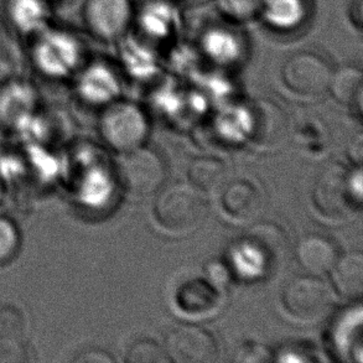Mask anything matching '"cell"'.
I'll return each instance as SVG.
<instances>
[{
    "label": "cell",
    "instance_id": "14",
    "mask_svg": "<svg viewBox=\"0 0 363 363\" xmlns=\"http://www.w3.org/2000/svg\"><path fill=\"white\" fill-rule=\"evenodd\" d=\"M330 273L335 289L342 298L357 300L362 296L363 257L359 252L339 257Z\"/></svg>",
    "mask_w": 363,
    "mask_h": 363
},
{
    "label": "cell",
    "instance_id": "17",
    "mask_svg": "<svg viewBox=\"0 0 363 363\" xmlns=\"http://www.w3.org/2000/svg\"><path fill=\"white\" fill-rule=\"evenodd\" d=\"M205 54L217 64L231 65L241 59L243 43L231 30L216 29L207 31L202 40Z\"/></svg>",
    "mask_w": 363,
    "mask_h": 363
},
{
    "label": "cell",
    "instance_id": "25",
    "mask_svg": "<svg viewBox=\"0 0 363 363\" xmlns=\"http://www.w3.org/2000/svg\"><path fill=\"white\" fill-rule=\"evenodd\" d=\"M19 247V232L14 223L0 216V264H5L13 259Z\"/></svg>",
    "mask_w": 363,
    "mask_h": 363
},
{
    "label": "cell",
    "instance_id": "18",
    "mask_svg": "<svg viewBox=\"0 0 363 363\" xmlns=\"http://www.w3.org/2000/svg\"><path fill=\"white\" fill-rule=\"evenodd\" d=\"M187 174L192 186L207 194L221 192L227 182L226 165L216 157H197L192 160Z\"/></svg>",
    "mask_w": 363,
    "mask_h": 363
},
{
    "label": "cell",
    "instance_id": "5",
    "mask_svg": "<svg viewBox=\"0 0 363 363\" xmlns=\"http://www.w3.org/2000/svg\"><path fill=\"white\" fill-rule=\"evenodd\" d=\"M283 306L295 319L318 321L329 314L333 295L328 285L315 277L290 280L281 295Z\"/></svg>",
    "mask_w": 363,
    "mask_h": 363
},
{
    "label": "cell",
    "instance_id": "9",
    "mask_svg": "<svg viewBox=\"0 0 363 363\" xmlns=\"http://www.w3.org/2000/svg\"><path fill=\"white\" fill-rule=\"evenodd\" d=\"M250 138L258 147H274L288 135V118L278 104L257 101L250 112Z\"/></svg>",
    "mask_w": 363,
    "mask_h": 363
},
{
    "label": "cell",
    "instance_id": "19",
    "mask_svg": "<svg viewBox=\"0 0 363 363\" xmlns=\"http://www.w3.org/2000/svg\"><path fill=\"white\" fill-rule=\"evenodd\" d=\"M362 86V71L349 65L333 72L328 91L339 104L357 107L361 111Z\"/></svg>",
    "mask_w": 363,
    "mask_h": 363
},
{
    "label": "cell",
    "instance_id": "22",
    "mask_svg": "<svg viewBox=\"0 0 363 363\" xmlns=\"http://www.w3.org/2000/svg\"><path fill=\"white\" fill-rule=\"evenodd\" d=\"M28 320L14 305L0 308V342H23L28 335Z\"/></svg>",
    "mask_w": 363,
    "mask_h": 363
},
{
    "label": "cell",
    "instance_id": "29",
    "mask_svg": "<svg viewBox=\"0 0 363 363\" xmlns=\"http://www.w3.org/2000/svg\"><path fill=\"white\" fill-rule=\"evenodd\" d=\"M76 361H79V362H112L113 359L107 354V352L94 350V351L84 352Z\"/></svg>",
    "mask_w": 363,
    "mask_h": 363
},
{
    "label": "cell",
    "instance_id": "6",
    "mask_svg": "<svg viewBox=\"0 0 363 363\" xmlns=\"http://www.w3.org/2000/svg\"><path fill=\"white\" fill-rule=\"evenodd\" d=\"M34 60L45 74L62 77L79 65L81 48L74 36L61 31H49L35 45Z\"/></svg>",
    "mask_w": 363,
    "mask_h": 363
},
{
    "label": "cell",
    "instance_id": "4",
    "mask_svg": "<svg viewBox=\"0 0 363 363\" xmlns=\"http://www.w3.org/2000/svg\"><path fill=\"white\" fill-rule=\"evenodd\" d=\"M118 174L123 186L133 196H149L157 192L165 179V167L157 152L137 147L124 152Z\"/></svg>",
    "mask_w": 363,
    "mask_h": 363
},
{
    "label": "cell",
    "instance_id": "30",
    "mask_svg": "<svg viewBox=\"0 0 363 363\" xmlns=\"http://www.w3.org/2000/svg\"><path fill=\"white\" fill-rule=\"evenodd\" d=\"M9 48L6 46L4 38L0 34V74H6L11 69V57Z\"/></svg>",
    "mask_w": 363,
    "mask_h": 363
},
{
    "label": "cell",
    "instance_id": "31",
    "mask_svg": "<svg viewBox=\"0 0 363 363\" xmlns=\"http://www.w3.org/2000/svg\"><path fill=\"white\" fill-rule=\"evenodd\" d=\"M350 18L356 28H362L363 0H352V4L350 6Z\"/></svg>",
    "mask_w": 363,
    "mask_h": 363
},
{
    "label": "cell",
    "instance_id": "27",
    "mask_svg": "<svg viewBox=\"0 0 363 363\" xmlns=\"http://www.w3.org/2000/svg\"><path fill=\"white\" fill-rule=\"evenodd\" d=\"M28 361L23 342H0V362Z\"/></svg>",
    "mask_w": 363,
    "mask_h": 363
},
{
    "label": "cell",
    "instance_id": "3",
    "mask_svg": "<svg viewBox=\"0 0 363 363\" xmlns=\"http://www.w3.org/2000/svg\"><path fill=\"white\" fill-rule=\"evenodd\" d=\"M331 67L326 60L310 51L293 54L281 67L285 87L303 97H316L329 89Z\"/></svg>",
    "mask_w": 363,
    "mask_h": 363
},
{
    "label": "cell",
    "instance_id": "10",
    "mask_svg": "<svg viewBox=\"0 0 363 363\" xmlns=\"http://www.w3.org/2000/svg\"><path fill=\"white\" fill-rule=\"evenodd\" d=\"M351 189L345 172L337 165L323 172L315 184L313 200L325 216L344 217L351 208Z\"/></svg>",
    "mask_w": 363,
    "mask_h": 363
},
{
    "label": "cell",
    "instance_id": "12",
    "mask_svg": "<svg viewBox=\"0 0 363 363\" xmlns=\"http://www.w3.org/2000/svg\"><path fill=\"white\" fill-rule=\"evenodd\" d=\"M296 258L301 268L309 274L321 275L329 273L339 258L337 248L328 237L310 235L300 241Z\"/></svg>",
    "mask_w": 363,
    "mask_h": 363
},
{
    "label": "cell",
    "instance_id": "7",
    "mask_svg": "<svg viewBox=\"0 0 363 363\" xmlns=\"http://www.w3.org/2000/svg\"><path fill=\"white\" fill-rule=\"evenodd\" d=\"M165 352L170 361L177 363L213 362L217 357V345L207 330L180 325L167 335Z\"/></svg>",
    "mask_w": 363,
    "mask_h": 363
},
{
    "label": "cell",
    "instance_id": "16",
    "mask_svg": "<svg viewBox=\"0 0 363 363\" xmlns=\"http://www.w3.org/2000/svg\"><path fill=\"white\" fill-rule=\"evenodd\" d=\"M34 91L21 82L10 84L0 92V122L19 124L30 117L35 107Z\"/></svg>",
    "mask_w": 363,
    "mask_h": 363
},
{
    "label": "cell",
    "instance_id": "20",
    "mask_svg": "<svg viewBox=\"0 0 363 363\" xmlns=\"http://www.w3.org/2000/svg\"><path fill=\"white\" fill-rule=\"evenodd\" d=\"M117 79L113 72L104 65L89 66L79 82V89L84 99L92 102H101L111 99L117 91Z\"/></svg>",
    "mask_w": 363,
    "mask_h": 363
},
{
    "label": "cell",
    "instance_id": "23",
    "mask_svg": "<svg viewBox=\"0 0 363 363\" xmlns=\"http://www.w3.org/2000/svg\"><path fill=\"white\" fill-rule=\"evenodd\" d=\"M170 361L165 349L150 340H143L133 345L128 351L127 362L129 363H160Z\"/></svg>",
    "mask_w": 363,
    "mask_h": 363
},
{
    "label": "cell",
    "instance_id": "28",
    "mask_svg": "<svg viewBox=\"0 0 363 363\" xmlns=\"http://www.w3.org/2000/svg\"><path fill=\"white\" fill-rule=\"evenodd\" d=\"M237 361L242 362H263V361H269L270 356L268 350L259 346V345H253L250 347H242L241 351L238 352Z\"/></svg>",
    "mask_w": 363,
    "mask_h": 363
},
{
    "label": "cell",
    "instance_id": "8",
    "mask_svg": "<svg viewBox=\"0 0 363 363\" xmlns=\"http://www.w3.org/2000/svg\"><path fill=\"white\" fill-rule=\"evenodd\" d=\"M129 0H87L84 20L89 30L104 40L121 38L132 21Z\"/></svg>",
    "mask_w": 363,
    "mask_h": 363
},
{
    "label": "cell",
    "instance_id": "24",
    "mask_svg": "<svg viewBox=\"0 0 363 363\" xmlns=\"http://www.w3.org/2000/svg\"><path fill=\"white\" fill-rule=\"evenodd\" d=\"M218 9L228 18L248 20L260 14L264 0H215Z\"/></svg>",
    "mask_w": 363,
    "mask_h": 363
},
{
    "label": "cell",
    "instance_id": "26",
    "mask_svg": "<svg viewBox=\"0 0 363 363\" xmlns=\"http://www.w3.org/2000/svg\"><path fill=\"white\" fill-rule=\"evenodd\" d=\"M145 15V14H144ZM169 14L165 9H162V6H155L154 9L150 10L143 19V26L144 29L149 31L152 36H162V34L167 33V25H169Z\"/></svg>",
    "mask_w": 363,
    "mask_h": 363
},
{
    "label": "cell",
    "instance_id": "2",
    "mask_svg": "<svg viewBox=\"0 0 363 363\" xmlns=\"http://www.w3.org/2000/svg\"><path fill=\"white\" fill-rule=\"evenodd\" d=\"M99 129L104 140L118 152H130L142 145L147 134V123L135 104L116 102L104 111Z\"/></svg>",
    "mask_w": 363,
    "mask_h": 363
},
{
    "label": "cell",
    "instance_id": "21",
    "mask_svg": "<svg viewBox=\"0 0 363 363\" xmlns=\"http://www.w3.org/2000/svg\"><path fill=\"white\" fill-rule=\"evenodd\" d=\"M8 13L13 24L25 33L39 29L46 19L41 0H9Z\"/></svg>",
    "mask_w": 363,
    "mask_h": 363
},
{
    "label": "cell",
    "instance_id": "11",
    "mask_svg": "<svg viewBox=\"0 0 363 363\" xmlns=\"http://www.w3.org/2000/svg\"><path fill=\"white\" fill-rule=\"evenodd\" d=\"M221 192L223 210L238 221H252L262 211L263 200L260 192L250 182L245 180L226 182Z\"/></svg>",
    "mask_w": 363,
    "mask_h": 363
},
{
    "label": "cell",
    "instance_id": "1",
    "mask_svg": "<svg viewBox=\"0 0 363 363\" xmlns=\"http://www.w3.org/2000/svg\"><path fill=\"white\" fill-rule=\"evenodd\" d=\"M206 213L202 192L185 182L164 187L154 203L157 221L167 231L189 232L201 223Z\"/></svg>",
    "mask_w": 363,
    "mask_h": 363
},
{
    "label": "cell",
    "instance_id": "13",
    "mask_svg": "<svg viewBox=\"0 0 363 363\" xmlns=\"http://www.w3.org/2000/svg\"><path fill=\"white\" fill-rule=\"evenodd\" d=\"M260 14L272 29L289 33L306 21L309 4L308 0H264Z\"/></svg>",
    "mask_w": 363,
    "mask_h": 363
},
{
    "label": "cell",
    "instance_id": "15",
    "mask_svg": "<svg viewBox=\"0 0 363 363\" xmlns=\"http://www.w3.org/2000/svg\"><path fill=\"white\" fill-rule=\"evenodd\" d=\"M243 242L257 253L260 262L269 267L285 255L286 241L284 233L272 223H260L250 228Z\"/></svg>",
    "mask_w": 363,
    "mask_h": 363
}]
</instances>
